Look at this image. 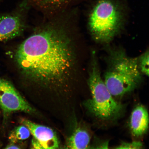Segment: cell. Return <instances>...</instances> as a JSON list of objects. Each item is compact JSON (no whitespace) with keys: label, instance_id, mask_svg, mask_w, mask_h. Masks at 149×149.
I'll list each match as a JSON object with an SVG mask.
<instances>
[{"label":"cell","instance_id":"cell-1","mask_svg":"<svg viewBox=\"0 0 149 149\" xmlns=\"http://www.w3.org/2000/svg\"><path fill=\"white\" fill-rule=\"evenodd\" d=\"M24 77L44 86L64 84L77 62L75 46L63 19H54L22 42L14 55Z\"/></svg>","mask_w":149,"mask_h":149},{"label":"cell","instance_id":"cell-2","mask_svg":"<svg viewBox=\"0 0 149 149\" xmlns=\"http://www.w3.org/2000/svg\"><path fill=\"white\" fill-rule=\"evenodd\" d=\"M108 68L104 81L113 96H120L133 91L140 83L142 74L138 58L128 56L122 50L110 52Z\"/></svg>","mask_w":149,"mask_h":149},{"label":"cell","instance_id":"cell-3","mask_svg":"<svg viewBox=\"0 0 149 149\" xmlns=\"http://www.w3.org/2000/svg\"><path fill=\"white\" fill-rule=\"evenodd\" d=\"M121 5L115 0H99L89 14V31L97 42H110L118 34L123 24Z\"/></svg>","mask_w":149,"mask_h":149},{"label":"cell","instance_id":"cell-4","mask_svg":"<svg viewBox=\"0 0 149 149\" xmlns=\"http://www.w3.org/2000/svg\"><path fill=\"white\" fill-rule=\"evenodd\" d=\"M92 55L88 79L91 97L86 102L85 105L89 112L97 118L110 120L120 114L123 106L114 99L102 79L94 52Z\"/></svg>","mask_w":149,"mask_h":149},{"label":"cell","instance_id":"cell-5","mask_svg":"<svg viewBox=\"0 0 149 149\" xmlns=\"http://www.w3.org/2000/svg\"><path fill=\"white\" fill-rule=\"evenodd\" d=\"M30 6L26 0L13 12L0 16V43L19 36L25 28L24 15Z\"/></svg>","mask_w":149,"mask_h":149},{"label":"cell","instance_id":"cell-6","mask_svg":"<svg viewBox=\"0 0 149 149\" xmlns=\"http://www.w3.org/2000/svg\"><path fill=\"white\" fill-rule=\"evenodd\" d=\"M0 107L5 115L15 111L33 113L34 109L10 82L0 78Z\"/></svg>","mask_w":149,"mask_h":149},{"label":"cell","instance_id":"cell-7","mask_svg":"<svg viewBox=\"0 0 149 149\" xmlns=\"http://www.w3.org/2000/svg\"><path fill=\"white\" fill-rule=\"evenodd\" d=\"M22 124L26 126L33 136V139L38 142L42 149H52L58 148L59 141L56 134L51 128L22 119Z\"/></svg>","mask_w":149,"mask_h":149},{"label":"cell","instance_id":"cell-8","mask_svg":"<svg viewBox=\"0 0 149 149\" xmlns=\"http://www.w3.org/2000/svg\"><path fill=\"white\" fill-rule=\"evenodd\" d=\"M75 0H26L33 6L45 14L55 16L66 11Z\"/></svg>","mask_w":149,"mask_h":149},{"label":"cell","instance_id":"cell-9","mask_svg":"<svg viewBox=\"0 0 149 149\" xmlns=\"http://www.w3.org/2000/svg\"><path fill=\"white\" fill-rule=\"evenodd\" d=\"M148 112L144 106H137L130 115V127L132 134L136 137H140L146 133L148 127Z\"/></svg>","mask_w":149,"mask_h":149},{"label":"cell","instance_id":"cell-10","mask_svg":"<svg viewBox=\"0 0 149 149\" xmlns=\"http://www.w3.org/2000/svg\"><path fill=\"white\" fill-rule=\"evenodd\" d=\"M91 136L86 130L77 128L69 138L67 148L70 149H86L90 147Z\"/></svg>","mask_w":149,"mask_h":149},{"label":"cell","instance_id":"cell-11","mask_svg":"<svg viewBox=\"0 0 149 149\" xmlns=\"http://www.w3.org/2000/svg\"><path fill=\"white\" fill-rule=\"evenodd\" d=\"M31 132L26 126L22 125L17 127L11 132L9 138L11 143H15L27 139L29 137Z\"/></svg>","mask_w":149,"mask_h":149},{"label":"cell","instance_id":"cell-12","mask_svg":"<svg viewBox=\"0 0 149 149\" xmlns=\"http://www.w3.org/2000/svg\"><path fill=\"white\" fill-rule=\"evenodd\" d=\"M149 53L148 50L138 57L140 70L141 74L148 76L149 72Z\"/></svg>","mask_w":149,"mask_h":149},{"label":"cell","instance_id":"cell-13","mask_svg":"<svg viewBox=\"0 0 149 149\" xmlns=\"http://www.w3.org/2000/svg\"><path fill=\"white\" fill-rule=\"evenodd\" d=\"M143 147V144L140 141H134L132 142H123L115 148L138 149L142 148Z\"/></svg>","mask_w":149,"mask_h":149},{"label":"cell","instance_id":"cell-14","mask_svg":"<svg viewBox=\"0 0 149 149\" xmlns=\"http://www.w3.org/2000/svg\"><path fill=\"white\" fill-rule=\"evenodd\" d=\"M19 146L15 144L14 143H11V144H9L6 147V149H19Z\"/></svg>","mask_w":149,"mask_h":149},{"label":"cell","instance_id":"cell-15","mask_svg":"<svg viewBox=\"0 0 149 149\" xmlns=\"http://www.w3.org/2000/svg\"><path fill=\"white\" fill-rule=\"evenodd\" d=\"M0 147H1V144H0Z\"/></svg>","mask_w":149,"mask_h":149}]
</instances>
